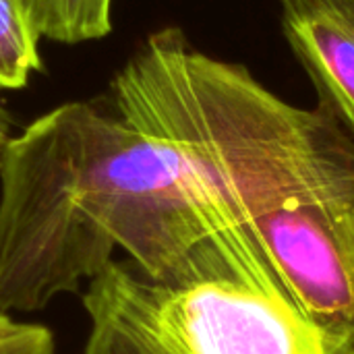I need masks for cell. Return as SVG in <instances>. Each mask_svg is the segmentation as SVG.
Wrapping results in <instances>:
<instances>
[{"label": "cell", "instance_id": "6da1fadb", "mask_svg": "<svg viewBox=\"0 0 354 354\" xmlns=\"http://www.w3.org/2000/svg\"><path fill=\"white\" fill-rule=\"evenodd\" d=\"M112 102L232 212L311 317L354 324V141L328 106L282 100L176 27L127 60Z\"/></svg>", "mask_w": 354, "mask_h": 354}, {"label": "cell", "instance_id": "7a4b0ae2", "mask_svg": "<svg viewBox=\"0 0 354 354\" xmlns=\"http://www.w3.org/2000/svg\"><path fill=\"white\" fill-rule=\"evenodd\" d=\"M116 251L164 284L270 263L151 139L93 102L62 104L2 158L0 313L79 292Z\"/></svg>", "mask_w": 354, "mask_h": 354}, {"label": "cell", "instance_id": "3957f363", "mask_svg": "<svg viewBox=\"0 0 354 354\" xmlns=\"http://www.w3.org/2000/svg\"><path fill=\"white\" fill-rule=\"evenodd\" d=\"M81 301L83 354H354V324L311 317L272 266L164 284L124 257Z\"/></svg>", "mask_w": 354, "mask_h": 354}, {"label": "cell", "instance_id": "277c9868", "mask_svg": "<svg viewBox=\"0 0 354 354\" xmlns=\"http://www.w3.org/2000/svg\"><path fill=\"white\" fill-rule=\"evenodd\" d=\"M282 33L354 141V0H278Z\"/></svg>", "mask_w": 354, "mask_h": 354}, {"label": "cell", "instance_id": "5b68a950", "mask_svg": "<svg viewBox=\"0 0 354 354\" xmlns=\"http://www.w3.org/2000/svg\"><path fill=\"white\" fill-rule=\"evenodd\" d=\"M39 37L79 44L112 31V0H25Z\"/></svg>", "mask_w": 354, "mask_h": 354}, {"label": "cell", "instance_id": "8992f818", "mask_svg": "<svg viewBox=\"0 0 354 354\" xmlns=\"http://www.w3.org/2000/svg\"><path fill=\"white\" fill-rule=\"evenodd\" d=\"M37 39L25 0H0V89H21L41 68Z\"/></svg>", "mask_w": 354, "mask_h": 354}, {"label": "cell", "instance_id": "52a82bcc", "mask_svg": "<svg viewBox=\"0 0 354 354\" xmlns=\"http://www.w3.org/2000/svg\"><path fill=\"white\" fill-rule=\"evenodd\" d=\"M0 354H56L54 334L46 326L15 319L0 334Z\"/></svg>", "mask_w": 354, "mask_h": 354}, {"label": "cell", "instance_id": "ba28073f", "mask_svg": "<svg viewBox=\"0 0 354 354\" xmlns=\"http://www.w3.org/2000/svg\"><path fill=\"white\" fill-rule=\"evenodd\" d=\"M15 127H17V122H15L12 114L8 112V108L0 100V166H2V158H4L8 143L15 137Z\"/></svg>", "mask_w": 354, "mask_h": 354}, {"label": "cell", "instance_id": "9c48e42d", "mask_svg": "<svg viewBox=\"0 0 354 354\" xmlns=\"http://www.w3.org/2000/svg\"><path fill=\"white\" fill-rule=\"evenodd\" d=\"M12 324H15V319H12L10 315H6V313H0V334H2L4 330H8Z\"/></svg>", "mask_w": 354, "mask_h": 354}]
</instances>
